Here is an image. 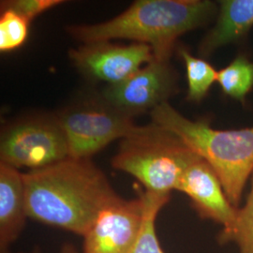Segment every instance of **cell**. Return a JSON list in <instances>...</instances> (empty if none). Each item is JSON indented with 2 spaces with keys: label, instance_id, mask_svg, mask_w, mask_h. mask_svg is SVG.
I'll return each instance as SVG.
<instances>
[{
  "label": "cell",
  "instance_id": "obj_1",
  "mask_svg": "<svg viewBox=\"0 0 253 253\" xmlns=\"http://www.w3.org/2000/svg\"><path fill=\"white\" fill-rule=\"evenodd\" d=\"M27 216L84 236L118 194L90 160L68 158L24 173Z\"/></svg>",
  "mask_w": 253,
  "mask_h": 253
},
{
  "label": "cell",
  "instance_id": "obj_2",
  "mask_svg": "<svg viewBox=\"0 0 253 253\" xmlns=\"http://www.w3.org/2000/svg\"><path fill=\"white\" fill-rule=\"evenodd\" d=\"M209 0H138L117 17L97 25L71 26L68 33L84 44L127 39L150 46L154 58L170 61L179 37L217 17Z\"/></svg>",
  "mask_w": 253,
  "mask_h": 253
},
{
  "label": "cell",
  "instance_id": "obj_3",
  "mask_svg": "<svg viewBox=\"0 0 253 253\" xmlns=\"http://www.w3.org/2000/svg\"><path fill=\"white\" fill-rule=\"evenodd\" d=\"M154 124L173 133L217 173L233 206L238 208L253 173V126L219 130L204 121H192L167 101L150 112Z\"/></svg>",
  "mask_w": 253,
  "mask_h": 253
},
{
  "label": "cell",
  "instance_id": "obj_4",
  "mask_svg": "<svg viewBox=\"0 0 253 253\" xmlns=\"http://www.w3.org/2000/svg\"><path fill=\"white\" fill-rule=\"evenodd\" d=\"M194 152L181 139L153 122L122 140L113 167L135 177L146 191L178 190Z\"/></svg>",
  "mask_w": 253,
  "mask_h": 253
},
{
  "label": "cell",
  "instance_id": "obj_5",
  "mask_svg": "<svg viewBox=\"0 0 253 253\" xmlns=\"http://www.w3.org/2000/svg\"><path fill=\"white\" fill-rule=\"evenodd\" d=\"M56 118L66 137L70 158L78 160H90L113 141L133 135L143 127L103 99L73 105Z\"/></svg>",
  "mask_w": 253,
  "mask_h": 253
},
{
  "label": "cell",
  "instance_id": "obj_6",
  "mask_svg": "<svg viewBox=\"0 0 253 253\" xmlns=\"http://www.w3.org/2000/svg\"><path fill=\"white\" fill-rule=\"evenodd\" d=\"M70 158L63 130L54 118L22 119L1 133L0 163L29 171Z\"/></svg>",
  "mask_w": 253,
  "mask_h": 253
},
{
  "label": "cell",
  "instance_id": "obj_7",
  "mask_svg": "<svg viewBox=\"0 0 253 253\" xmlns=\"http://www.w3.org/2000/svg\"><path fill=\"white\" fill-rule=\"evenodd\" d=\"M177 74L169 61L155 59L126 80L108 85L102 99L130 117L150 112L177 90Z\"/></svg>",
  "mask_w": 253,
  "mask_h": 253
},
{
  "label": "cell",
  "instance_id": "obj_8",
  "mask_svg": "<svg viewBox=\"0 0 253 253\" xmlns=\"http://www.w3.org/2000/svg\"><path fill=\"white\" fill-rule=\"evenodd\" d=\"M144 201L118 195L101 209L83 236V253H130L140 235Z\"/></svg>",
  "mask_w": 253,
  "mask_h": 253
},
{
  "label": "cell",
  "instance_id": "obj_9",
  "mask_svg": "<svg viewBox=\"0 0 253 253\" xmlns=\"http://www.w3.org/2000/svg\"><path fill=\"white\" fill-rule=\"evenodd\" d=\"M70 57L81 73L108 85L126 80L154 59L150 46L134 42L118 45L109 42H95L72 49Z\"/></svg>",
  "mask_w": 253,
  "mask_h": 253
},
{
  "label": "cell",
  "instance_id": "obj_10",
  "mask_svg": "<svg viewBox=\"0 0 253 253\" xmlns=\"http://www.w3.org/2000/svg\"><path fill=\"white\" fill-rule=\"evenodd\" d=\"M178 191L185 193L200 217L227 229L235 222L237 209L229 201L217 173L199 155L194 154L184 172Z\"/></svg>",
  "mask_w": 253,
  "mask_h": 253
},
{
  "label": "cell",
  "instance_id": "obj_11",
  "mask_svg": "<svg viewBox=\"0 0 253 253\" xmlns=\"http://www.w3.org/2000/svg\"><path fill=\"white\" fill-rule=\"evenodd\" d=\"M24 173L0 163V248L5 253L24 231L27 223Z\"/></svg>",
  "mask_w": 253,
  "mask_h": 253
},
{
  "label": "cell",
  "instance_id": "obj_12",
  "mask_svg": "<svg viewBox=\"0 0 253 253\" xmlns=\"http://www.w3.org/2000/svg\"><path fill=\"white\" fill-rule=\"evenodd\" d=\"M217 5L215 26L200 43L199 53L204 57L242 41L253 27V0H222Z\"/></svg>",
  "mask_w": 253,
  "mask_h": 253
},
{
  "label": "cell",
  "instance_id": "obj_13",
  "mask_svg": "<svg viewBox=\"0 0 253 253\" xmlns=\"http://www.w3.org/2000/svg\"><path fill=\"white\" fill-rule=\"evenodd\" d=\"M217 83L226 96L244 104L253 89V61L245 54L236 55L226 67L217 71Z\"/></svg>",
  "mask_w": 253,
  "mask_h": 253
},
{
  "label": "cell",
  "instance_id": "obj_14",
  "mask_svg": "<svg viewBox=\"0 0 253 253\" xmlns=\"http://www.w3.org/2000/svg\"><path fill=\"white\" fill-rule=\"evenodd\" d=\"M144 201L143 223L140 235L130 253H164L156 232V219L171 194L143 191L140 193Z\"/></svg>",
  "mask_w": 253,
  "mask_h": 253
},
{
  "label": "cell",
  "instance_id": "obj_15",
  "mask_svg": "<svg viewBox=\"0 0 253 253\" xmlns=\"http://www.w3.org/2000/svg\"><path fill=\"white\" fill-rule=\"evenodd\" d=\"M179 54L187 71V100L199 103L207 97L213 84L217 82V71L207 60L192 55L185 48L180 49Z\"/></svg>",
  "mask_w": 253,
  "mask_h": 253
},
{
  "label": "cell",
  "instance_id": "obj_16",
  "mask_svg": "<svg viewBox=\"0 0 253 253\" xmlns=\"http://www.w3.org/2000/svg\"><path fill=\"white\" fill-rule=\"evenodd\" d=\"M217 240L221 245L235 243L239 253H253V173L244 207L237 209L235 222L232 226L222 229Z\"/></svg>",
  "mask_w": 253,
  "mask_h": 253
},
{
  "label": "cell",
  "instance_id": "obj_17",
  "mask_svg": "<svg viewBox=\"0 0 253 253\" xmlns=\"http://www.w3.org/2000/svg\"><path fill=\"white\" fill-rule=\"evenodd\" d=\"M30 22L14 11L2 10L0 17V51L9 52L23 45L28 36Z\"/></svg>",
  "mask_w": 253,
  "mask_h": 253
},
{
  "label": "cell",
  "instance_id": "obj_18",
  "mask_svg": "<svg viewBox=\"0 0 253 253\" xmlns=\"http://www.w3.org/2000/svg\"><path fill=\"white\" fill-rule=\"evenodd\" d=\"M62 3L61 0H9L1 2V11H14L31 23L38 15Z\"/></svg>",
  "mask_w": 253,
  "mask_h": 253
},
{
  "label": "cell",
  "instance_id": "obj_19",
  "mask_svg": "<svg viewBox=\"0 0 253 253\" xmlns=\"http://www.w3.org/2000/svg\"><path fill=\"white\" fill-rule=\"evenodd\" d=\"M60 253H79L77 249L73 246V244L70 243H65L63 246L61 247V251Z\"/></svg>",
  "mask_w": 253,
  "mask_h": 253
},
{
  "label": "cell",
  "instance_id": "obj_20",
  "mask_svg": "<svg viewBox=\"0 0 253 253\" xmlns=\"http://www.w3.org/2000/svg\"><path fill=\"white\" fill-rule=\"evenodd\" d=\"M42 253L41 252H39V251H36V250H34V251H32V252H30V253Z\"/></svg>",
  "mask_w": 253,
  "mask_h": 253
}]
</instances>
